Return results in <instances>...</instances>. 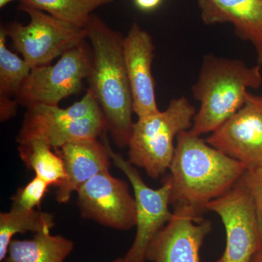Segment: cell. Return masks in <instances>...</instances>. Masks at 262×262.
I'll return each instance as SVG.
<instances>
[{
	"label": "cell",
	"instance_id": "obj_4",
	"mask_svg": "<svg viewBox=\"0 0 262 262\" xmlns=\"http://www.w3.org/2000/svg\"><path fill=\"white\" fill-rule=\"evenodd\" d=\"M196 110L187 98H173L164 111L138 118L128 147V160L152 179L166 173L175 154V139L192 127Z\"/></svg>",
	"mask_w": 262,
	"mask_h": 262
},
{
	"label": "cell",
	"instance_id": "obj_8",
	"mask_svg": "<svg viewBox=\"0 0 262 262\" xmlns=\"http://www.w3.org/2000/svg\"><path fill=\"white\" fill-rule=\"evenodd\" d=\"M105 134L102 141L107 147L113 163L130 181L135 198L136 237L125 258L128 262H146V251L150 242L173 216V212L169 208L171 184L166 176L159 189L149 187L136 167L113 151Z\"/></svg>",
	"mask_w": 262,
	"mask_h": 262
},
{
	"label": "cell",
	"instance_id": "obj_20",
	"mask_svg": "<svg viewBox=\"0 0 262 262\" xmlns=\"http://www.w3.org/2000/svg\"><path fill=\"white\" fill-rule=\"evenodd\" d=\"M115 0H20L55 18L77 27H84L94 12Z\"/></svg>",
	"mask_w": 262,
	"mask_h": 262
},
{
	"label": "cell",
	"instance_id": "obj_6",
	"mask_svg": "<svg viewBox=\"0 0 262 262\" xmlns=\"http://www.w3.org/2000/svg\"><path fill=\"white\" fill-rule=\"evenodd\" d=\"M19 9L29 15V23L14 21L3 26L13 48L32 69L51 64L55 58L87 39L84 27L59 20L26 3H20Z\"/></svg>",
	"mask_w": 262,
	"mask_h": 262
},
{
	"label": "cell",
	"instance_id": "obj_13",
	"mask_svg": "<svg viewBox=\"0 0 262 262\" xmlns=\"http://www.w3.org/2000/svg\"><path fill=\"white\" fill-rule=\"evenodd\" d=\"M155 46L151 35L134 22L123 39V56L138 118L158 113L155 81L151 72Z\"/></svg>",
	"mask_w": 262,
	"mask_h": 262
},
{
	"label": "cell",
	"instance_id": "obj_3",
	"mask_svg": "<svg viewBox=\"0 0 262 262\" xmlns=\"http://www.w3.org/2000/svg\"><path fill=\"white\" fill-rule=\"evenodd\" d=\"M261 68L248 67L242 60L205 56L192 88L201 105L189 131L198 136L211 134L235 115L246 103L248 89L261 86Z\"/></svg>",
	"mask_w": 262,
	"mask_h": 262
},
{
	"label": "cell",
	"instance_id": "obj_25",
	"mask_svg": "<svg viewBox=\"0 0 262 262\" xmlns=\"http://www.w3.org/2000/svg\"><path fill=\"white\" fill-rule=\"evenodd\" d=\"M14 1L20 2V0H0V8L3 9V8H5L7 5H8L9 3H12V2Z\"/></svg>",
	"mask_w": 262,
	"mask_h": 262
},
{
	"label": "cell",
	"instance_id": "obj_11",
	"mask_svg": "<svg viewBox=\"0 0 262 262\" xmlns=\"http://www.w3.org/2000/svg\"><path fill=\"white\" fill-rule=\"evenodd\" d=\"M201 215L191 207L174 206L172 218L150 242L146 260L201 262V248L212 230L211 221Z\"/></svg>",
	"mask_w": 262,
	"mask_h": 262
},
{
	"label": "cell",
	"instance_id": "obj_2",
	"mask_svg": "<svg viewBox=\"0 0 262 262\" xmlns=\"http://www.w3.org/2000/svg\"><path fill=\"white\" fill-rule=\"evenodd\" d=\"M177 139L167 176L171 184L170 205L191 207L203 214L210 202L239 182L247 168L189 130Z\"/></svg>",
	"mask_w": 262,
	"mask_h": 262
},
{
	"label": "cell",
	"instance_id": "obj_10",
	"mask_svg": "<svg viewBox=\"0 0 262 262\" xmlns=\"http://www.w3.org/2000/svg\"><path fill=\"white\" fill-rule=\"evenodd\" d=\"M77 204L84 219L117 229L129 230L136 223V202L126 182L110 170L101 172L77 190Z\"/></svg>",
	"mask_w": 262,
	"mask_h": 262
},
{
	"label": "cell",
	"instance_id": "obj_1",
	"mask_svg": "<svg viewBox=\"0 0 262 262\" xmlns=\"http://www.w3.org/2000/svg\"><path fill=\"white\" fill-rule=\"evenodd\" d=\"M84 28L93 55L88 90L101 108L115 145L123 149L128 146L134 125L132 94L124 61V37L94 13Z\"/></svg>",
	"mask_w": 262,
	"mask_h": 262
},
{
	"label": "cell",
	"instance_id": "obj_15",
	"mask_svg": "<svg viewBox=\"0 0 262 262\" xmlns=\"http://www.w3.org/2000/svg\"><path fill=\"white\" fill-rule=\"evenodd\" d=\"M207 25L231 24L241 40L251 43L262 67V0H196Z\"/></svg>",
	"mask_w": 262,
	"mask_h": 262
},
{
	"label": "cell",
	"instance_id": "obj_26",
	"mask_svg": "<svg viewBox=\"0 0 262 262\" xmlns=\"http://www.w3.org/2000/svg\"><path fill=\"white\" fill-rule=\"evenodd\" d=\"M111 262H128L125 259V257L123 258H118L117 259L114 260V261Z\"/></svg>",
	"mask_w": 262,
	"mask_h": 262
},
{
	"label": "cell",
	"instance_id": "obj_5",
	"mask_svg": "<svg viewBox=\"0 0 262 262\" xmlns=\"http://www.w3.org/2000/svg\"><path fill=\"white\" fill-rule=\"evenodd\" d=\"M27 108L16 137L18 144L40 139L55 150L72 141L97 139L107 131L101 108L89 90L67 108L37 104Z\"/></svg>",
	"mask_w": 262,
	"mask_h": 262
},
{
	"label": "cell",
	"instance_id": "obj_19",
	"mask_svg": "<svg viewBox=\"0 0 262 262\" xmlns=\"http://www.w3.org/2000/svg\"><path fill=\"white\" fill-rule=\"evenodd\" d=\"M8 35L0 27V101H13L30 74V66L7 47Z\"/></svg>",
	"mask_w": 262,
	"mask_h": 262
},
{
	"label": "cell",
	"instance_id": "obj_24",
	"mask_svg": "<svg viewBox=\"0 0 262 262\" xmlns=\"http://www.w3.org/2000/svg\"><path fill=\"white\" fill-rule=\"evenodd\" d=\"M252 262H262V246L259 251L256 253L255 257L253 258Z\"/></svg>",
	"mask_w": 262,
	"mask_h": 262
},
{
	"label": "cell",
	"instance_id": "obj_9",
	"mask_svg": "<svg viewBox=\"0 0 262 262\" xmlns=\"http://www.w3.org/2000/svg\"><path fill=\"white\" fill-rule=\"evenodd\" d=\"M206 211L220 217L226 231L225 250L215 262H252L262 246V232L252 196L241 180L210 202Z\"/></svg>",
	"mask_w": 262,
	"mask_h": 262
},
{
	"label": "cell",
	"instance_id": "obj_14",
	"mask_svg": "<svg viewBox=\"0 0 262 262\" xmlns=\"http://www.w3.org/2000/svg\"><path fill=\"white\" fill-rule=\"evenodd\" d=\"M55 151L63 160L66 172L64 182L56 192V200L59 203L69 202L72 193L77 192L95 176L110 170V153L98 138L72 141Z\"/></svg>",
	"mask_w": 262,
	"mask_h": 262
},
{
	"label": "cell",
	"instance_id": "obj_18",
	"mask_svg": "<svg viewBox=\"0 0 262 262\" xmlns=\"http://www.w3.org/2000/svg\"><path fill=\"white\" fill-rule=\"evenodd\" d=\"M19 155L26 166L34 170L37 177L58 187L64 182L63 160L53 148L40 139H33L18 144Z\"/></svg>",
	"mask_w": 262,
	"mask_h": 262
},
{
	"label": "cell",
	"instance_id": "obj_17",
	"mask_svg": "<svg viewBox=\"0 0 262 262\" xmlns=\"http://www.w3.org/2000/svg\"><path fill=\"white\" fill-rule=\"evenodd\" d=\"M54 226V215L46 212L12 207L9 212L0 213V261L6 257L15 234L27 232L51 233Z\"/></svg>",
	"mask_w": 262,
	"mask_h": 262
},
{
	"label": "cell",
	"instance_id": "obj_7",
	"mask_svg": "<svg viewBox=\"0 0 262 262\" xmlns=\"http://www.w3.org/2000/svg\"><path fill=\"white\" fill-rule=\"evenodd\" d=\"M87 40L65 52L54 64L32 69L17 97L18 104L27 108L37 104L58 106L78 93L92 67V50Z\"/></svg>",
	"mask_w": 262,
	"mask_h": 262
},
{
	"label": "cell",
	"instance_id": "obj_16",
	"mask_svg": "<svg viewBox=\"0 0 262 262\" xmlns=\"http://www.w3.org/2000/svg\"><path fill=\"white\" fill-rule=\"evenodd\" d=\"M75 245L70 239L38 233L31 239H13L3 262H64Z\"/></svg>",
	"mask_w": 262,
	"mask_h": 262
},
{
	"label": "cell",
	"instance_id": "obj_12",
	"mask_svg": "<svg viewBox=\"0 0 262 262\" xmlns=\"http://www.w3.org/2000/svg\"><path fill=\"white\" fill-rule=\"evenodd\" d=\"M206 142L247 168H262V96L248 93L244 106Z\"/></svg>",
	"mask_w": 262,
	"mask_h": 262
},
{
	"label": "cell",
	"instance_id": "obj_21",
	"mask_svg": "<svg viewBox=\"0 0 262 262\" xmlns=\"http://www.w3.org/2000/svg\"><path fill=\"white\" fill-rule=\"evenodd\" d=\"M49 186L48 182L36 176L27 185L19 188L12 198V207L31 210L39 206Z\"/></svg>",
	"mask_w": 262,
	"mask_h": 262
},
{
	"label": "cell",
	"instance_id": "obj_22",
	"mask_svg": "<svg viewBox=\"0 0 262 262\" xmlns=\"http://www.w3.org/2000/svg\"><path fill=\"white\" fill-rule=\"evenodd\" d=\"M241 182L252 196L262 232V168H247Z\"/></svg>",
	"mask_w": 262,
	"mask_h": 262
},
{
	"label": "cell",
	"instance_id": "obj_23",
	"mask_svg": "<svg viewBox=\"0 0 262 262\" xmlns=\"http://www.w3.org/2000/svg\"><path fill=\"white\" fill-rule=\"evenodd\" d=\"M163 0H134V3L139 9L149 11L158 8Z\"/></svg>",
	"mask_w": 262,
	"mask_h": 262
}]
</instances>
